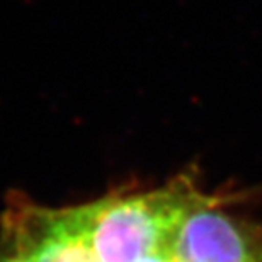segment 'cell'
Listing matches in <instances>:
<instances>
[{"mask_svg": "<svg viewBox=\"0 0 262 262\" xmlns=\"http://www.w3.org/2000/svg\"><path fill=\"white\" fill-rule=\"evenodd\" d=\"M204 196L186 179L157 191L109 196L73 208L77 223L101 262H138L169 255L181 223Z\"/></svg>", "mask_w": 262, "mask_h": 262, "instance_id": "6da1fadb", "label": "cell"}, {"mask_svg": "<svg viewBox=\"0 0 262 262\" xmlns=\"http://www.w3.org/2000/svg\"><path fill=\"white\" fill-rule=\"evenodd\" d=\"M2 225L4 247L29 262H101L78 227L73 208L48 209L15 201Z\"/></svg>", "mask_w": 262, "mask_h": 262, "instance_id": "7a4b0ae2", "label": "cell"}, {"mask_svg": "<svg viewBox=\"0 0 262 262\" xmlns=\"http://www.w3.org/2000/svg\"><path fill=\"white\" fill-rule=\"evenodd\" d=\"M4 250H0V262H29L26 257H23L17 252H12V250L2 247Z\"/></svg>", "mask_w": 262, "mask_h": 262, "instance_id": "277c9868", "label": "cell"}, {"mask_svg": "<svg viewBox=\"0 0 262 262\" xmlns=\"http://www.w3.org/2000/svg\"><path fill=\"white\" fill-rule=\"evenodd\" d=\"M172 262H262V237L204 196L170 245Z\"/></svg>", "mask_w": 262, "mask_h": 262, "instance_id": "3957f363", "label": "cell"}, {"mask_svg": "<svg viewBox=\"0 0 262 262\" xmlns=\"http://www.w3.org/2000/svg\"><path fill=\"white\" fill-rule=\"evenodd\" d=\"M138 262H172L169 255H150V257L140 259Z\"/></svg>", "mask_w": 262, "mask_h": 262, "instance_id": "5b68a950", "label": "cell"}]
</instances>
